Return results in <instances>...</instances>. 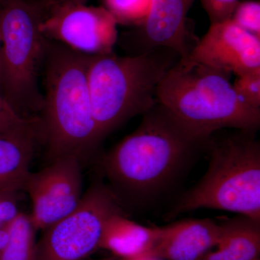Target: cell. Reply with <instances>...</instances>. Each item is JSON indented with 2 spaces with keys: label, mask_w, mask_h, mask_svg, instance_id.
<instances>
[{
  "label": "cell",
  "mask_w": 260,
  "mask_h": 260,
  "mask_svg": "<svg viewBox=\"0 0 260 260\" xmlns=\"http://www.w3.org/2000/svg\"><path fill=\"white\" fill-rule=\"evenodd\" d=\"M131 134L106 155L104 169L121 192L137 198L158 193L210 137L181 122L157 102Z\"/></svg>",
  "instance_id": "obj_1"
},
{
  "label": "cell",
  "mask_w": 260,
  "mask_h": 260,
  "mask_svg": "<svg viewBox=\"0 0 260 260\" xmlns=\"http://www.w3.org/2000/svg\"><path fill=\"white\" fill-rule=\"evenodd\" d=\"M90 56L48 40L40 119L51 160L73 156L83 164L93 156L102 141L89 93Z\"/></svg>",
  "instance_id": "obj_2"
},
{
  "label": "cell",
  "mask_w": 260,
  "mask_h": 260,
  "mask_svg": "<svg viewBox=\"0 0 260 260\" xmlns=\"http://www.w3.org/2000/svg\"><path fill=\"white\" fill-rule=\"evenodd\" d=\"M231 75L181 58L159 84L157 101L181 122L204 136L222 129L256 133L260 109L251 107L237 95Z\"/></svg>",
  "instance_id": "obj_3"
},
{
  "label": "cell",
  "mask_w": 260,
  "mask_h": 260,
  "mask_svg": "<svg viewBox=\"0 0 260 260\" xmlns=\"http://www.w3.org/2000/svg\"><path fill=\"white\" fill-rule=\"evenodd\" d=\"M206 148L209 165L181 197L172 215L199 209L223 210L260 222V143L256 133H213Z\"/></svg>",
  "instance_id": "obj_4"
},
{
  "label": "cell",
  "mask_w": 260,
  "mask_h": 260,
  "mask_svg": "<svg viewBox=\"0 0 260 260\" xmlns=\"http://www.w3.org/2000/svg\"><path fill=\"white\" fill-rule=\"evenodd\" d=\"M180 59L171 51L124 56L112 52L90 56L89 93L103 139L156 104L159 84Z\"/></svg>",
  "instance_id": "obj_5"
},
{
  "label": "cell",
  "mask_w": 260,
  "mask_h": 260,
  "mask_svg": "<svg viewBox=\"0 0 260 260\" xmlns=\"http://www.w3.org/2000/svg\"><path fill=\"white\" fill-rule=\"evenodd\" d=\"M42 3L6 0L0 5L1 93L20 115L42 112L44 94L38 83L48 39L41 30Z\"/></svg>",
  "instance_id": "obj_6"
},
{
  "label": "cell",
  "mask_w": 260,
  "mask_h": 260,
  "mask_svg": "<svg viewBox=\"0 0 260 260\" xmlns=\"http://www.w3.org/2000/svg\"><path fill=\"white\" fill-rule=\"evenodd\" d=\"M118 213L117 196L102 183H94L72 213L44 230L36 260L85 259L99 249L107 220Z\"/></svg>",
  "instance_id": "obj_7"
},
{
  "label": "cell",
  "mask_w": 260,
  "mask_h": 260,
  "mask_svg": "<svg viewBox=\"0 0 260 260\" xmlns=\"http://www.w3.org/2000/svg\"><path fill=\"white\" fill-rule=\"evenodd\" d=\"M117 22L105 7L85 3H52L45 8L40 28L48 40L88 56L113 52Z\"/></svg>",
  "instance_id": "obj_8"
},
{
  "label": "cell",
  "mask_w": 260,
  "mask_h": 260,
  "mask_svg": "<svg viewBox=\"0 0 260 260\" xmlns=\"http://www.w3.org/2000/svg\"><path fill=\"white\" fill-rule=\"evenodd\" d=\"M82 162L73 156L59 157L48 167L30 173L24 191L32 203L36 230H45L72 213L83 196Z\"/></svg>",
  "instance_id": "obj_9"
},
{
  "label": "cell",
  "mask_w": 260,
  "mask_h": 260,
  "mask_svg": "<svg viewBox=\"0 0 260 260\" xmlns=\"http://www.w3.org/2000/svg\"><path fill=\"white\" fill-rule=\"evenodd\" d=\"M195 1L151 0L146 16L127 34L129 55L171 51L187 57L199 42L188 26V13Z\"/></svg>",
  "instance_id": "obj_10"
},
{
  "label": "cell",
  "mask_w": 260,
  "mask_h": 260,
  "mask_svg": "<svg viewBox=\"0 0 260 260\" xmlns=\"http://www.w3.org/2000/svg\"><path fill=\"white\" fill-rule=\"evenodd\" d=\"M191 60L236 76L260 70V38L232 19L210 24L190 54Z\"/></svg>",
  "instance_id": "obj_11"
},
{
  "label": "cell",
  "mask_w": 260,
  "mask_h": 260,
  "mask_svg": "<svg viewBox=\"0 0 260 260\" xmlns=\"http://www.w3.org/2000/svg\"><path fill=\"white\" fill-rule=\"evenodd\" d=\"M222 225L212 219H186L159 227L148 254L162 260H201L218 244Z\"/></svg>",
  "instance_id": "obj_12"
},
{
  "label": "cell",
  "mask_w": 260,
  "mask_h": 260,
  "mask_svg": "<svg viewBox=\"0 0 260 260\" xmlns=\"http://www.w3.org/2000/svg\"><path fill=\"white\" fill-rule=\"evenodd\" d=\"M42 127L0 135V191H24Z\"/></svg>",
  "instance_id": "obj_13"
},
{
  "label": "cell",
  "mask_w": 260,
  "mask_h": 260,
  "mask_svg": "<svg viewBox=\"0 0 260 260\" xmlns=\"http://www.w3.org/2000/svg\"><path fill=\"white\" fill-rule=\"evenodd\" d=\"M159 227H147L118 213L109 218L103 231L99 249L129 260L148 254L156 242Z\"/></svg>",
  "instance_id": "obj_14"
},
{
  "label": "cell",
  "mask_w": 260,
  "mask_h": 260,
  "mask_svg": "<svg viewBox=\"0 0 260 260\" xmlns=\"http://www.w3.org/2000/svg\"><path fill=\"white\" fill-rule=\"evenodd\" d=\"M217 250L201 260H259V222L242 216L222 223Z\"/></svg>",
  "instance_id": "obj_15"
},
{
  "label": "cell",
  "mask_w": 260,
  "mask_h": 260,
  "mask_svg": "<svg viewBox=\"0 0 260 260\" xmlns=\"http://www.w3.org/2000/svg\"><path fill=\"white\" fill-rule=\"evenodd\" d=\"M8 228L9 240L0 254V260H36L37 230L30 215L19 213Z\"/></svg>",
  "instance_id": "obj_16"
},
{
  "label": "cell",
  "mask_w": 260,
  "mask_h": 260,
  "mask_svg": "<svg viewBox=\"0 0 260 260\" xmlns=\"http://www.w3.org/2000/svg\"><path fill=\"white\" fill-rule=\"evenodd\" d=\"M117 23L137 25L145 18L151 0H104Z\"/></svg>",
  "instance_id": "obj_17"
},
{
  "label": "cell",
  "mask_w": 260,
  "mask_h": 260,
  "mask_svg": "<svg viewBox=\"0 0 260 260\" xmlns=\"http://www.w3.org/2000/svg\"><path fill=\"white\" fill-rule=\"evenodd\" d=\"M42 126L38 116L25 117L18 114L0 93V135L38 129Z\"/></svg>",
  "instance_id": "obj_18"
},
{
  "label": "cell",
  "mask_w": 260,
  "mask_h": 260,
  "mask_svg": "<svg viewBox=\"0 0 260 260\" xmlns=\"http://www.w3.org/2000/svg\"><path fill=\"white\" fill-rule=\"evenodd\" d=\"M231 19L240 28L260 38L259 1L240 2Z\"/></svg>",
  "instance_id": "obj_19"
},
{
  "label": "cell",
  "mask_w": 260,
  "mask_h": 260,
  "mask_svg": "<svg viewBox=\"0 0 260 260\" xmlns=\"http://www.w3.org/2000/svg\"><path fill=\"white\" fill-rule=\"evenodd\" d=\"M233 87L246 104L260 109V70L237 76Z\"/></svg>",
  "instance_id": "obj_20"
},
{
  "label": "cell",
  "mask_w": 260,
  "mask_h": 260,
  "mask_svg": "<svg viewBox=\"0 0 260 260\" xmlns=\"http://www.w3.org/2000/svg\"><path fill=\"white\" fill-rule=\"evenodd\" d=\"M208 15L210 24L220 23L232 18L240 0H200Z\"/></svg>",
  "instance_id": "obj_21"
},
{
  "label": "cell",
  "mask_w": 260,
  "mask_h": 260,
  "mask_svg": "<svg viewBox=\"0 0 260 260\" xmlns=\"http://www.w3.org/2000/svg\"><path fill=\"white\" fill-rule=\"evenodd\" d=\"M18 193L0 191V228L8 225L20 213L18 210Z\"/></svg>",
  "instance_id": "obj_22"
},
{
  "label": "cell",
  "mask_w": 260,
  "mask_h": 260,
  "mask_svg": "<svg viewBox=\"0 0 260 260\" xmlns=\"http://www.w3.org/2000/svg\"><path fill=\"white\" fill-rule=\"evenodd\" d=\"M129 260H162L156 256L151 255V254H145V255L138 256V257L134 258Z\"/></svg>",
  "instance_id": "obj_23"
},
{
  "label": "cell",
  "mask_w": 260,
  "mask_h": 260,
  "mask_svg": "<svg viewBox=\"0 0 260 260\" xmlns=\"http://www.w3.org/2000/svg\"><path fill=\"white\" fill-rule=\"evenodd\" d=\"M87 0H51L50 3H49V4L47 5V6H49V5L52 4V3H64V2H72V3H85V2ZM47 7H46V8H47Z\"/></svg>",
  "instance_id": "obj_24"
},
{
  "label": "cell",
  "mask_w": 260,
  "mask_h": 260,
  "mask_svg": "<svg viewBox=\"0 0 260 260\" xmlns=\"http://www.w3.org/2000/svg\"><path fill=\"white\" fill-rule=\"evenodd\" d=\"M2 43L0 39V81H1V59H2ZM0 93H1V82H0Z\"/></svg>",
  "instance_id": "obj_25"
},
{
  "label": "cell",
  "mask_w": 260,
  "mask_h": 260,
  "mask_svg": "<svg viewBox=\"0 0 260 260\" xmlns=\"http://www.w3.org/2000/svg\"><path fill=\"white\" fill-rule=\"evenodd\" d=\"M51 1V0H41L40 3H42L44 8H45V7H47V5L50 3Z\"/></svg>",
  "instance_id": "obj_26"
},
{
  "label": "cell",
  "mask_w": 260,
  "mask_h": 260,
  "mask_svg": "<svg viewBox=\"0 0 260 260\" xmlns=\"http://www.w3.org/2000/svg\"><path fill=\"white\" fill-rule=\"evenodd\" d=\"M101 260H124L122 259H120V258L116 257V256H114V257L107 258V259H101Z\"/></svg>",
  "instance_id": "obj_27"
},
{
  "label": "cell",
  "mask_w": 260,
  "mask_h": 260,
  "mask_svg": "<svg viewBox=\"0 0 260 260\" xmlns=\"http://www.w3.org/2000/svg\"><path fill=\"white\" fill-rule=\"evenodd\" d=\"M5 1H6V0H0V5L3 4V3H4Z\"/></svg>",
  "instance_id": "obj_28"
},
{
  "label": "cell",
  "mask_w": 260,
  "mask_h": 260,
  "mask_svg": "<svg viewBox=\"0 0 260 260\" xmlns=\"http://www.w3.org/2000/svg\"><path fill=\"white\" fill-rule=\"evenodd\" d=\"M0 254H1V251H0Z\"/></svg>",
  "instance_id": "obj_29"
}]
</instances>
